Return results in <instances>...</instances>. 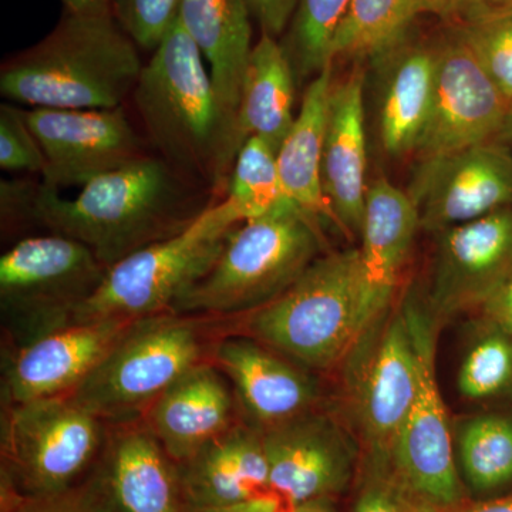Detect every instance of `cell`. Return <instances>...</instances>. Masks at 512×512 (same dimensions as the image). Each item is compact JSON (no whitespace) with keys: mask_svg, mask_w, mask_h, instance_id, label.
<instances>
[{"mask_svg":"<svg viewBox=\"0 0 512 512\" xmlns=\"http://www.w3.org/2000/svg\"><path fill=\"white\" fill-rule=\"evenodd\" d=\"M238 414L227 376L207 360L178 377L143 419L170 457L183 463L239 423Z\"/></svg>","mask_w":512,"mask_h":512,"instance_id":"7402d4cb","label":"cell"},{"mask_svg":"<svg viewBox=\"0 0 512 512\" xmlns=\"http://www.w3.org/2000/svg\"><path fill=\"white\" fill-rule=\"evenodd\" d=\"M185 512H286V510L275 497L268 495V497L221 505V507L187 508Z\"/></svg>","mask_w":512,"mask_h":512,"instance_id":"ab89813d","label":"cell"},{"mask_svg":"<svg viewBox=\"0 0 512 512\" xmlns=\"http://www.w3.org/2000/svg\"><path fill=\"white\" fill-rule=\"evenodd\" d=\"M451 2H453L454 6H456L457 0H451ZM456 12H457V10H456Z\"/></svg>","mask_w":512,"mask_h":512,"instance_id":"bcb514c9","label":"cell"},{"mask_svg":"<svg viewBox=\"0 0 512 512\" xmlns=\"http://www.w3.org/2000/svg\"><path fill=\"white\" fill-rule=\"evenodd\" d=\"M144 64L113 13L64 12L55 29L0 67V94L33 109H119Z\"/></svg>","mask_w":512,"mask_h":512,"instance_id":"7a4b0ae2","label":"cell"},{"mask_svg":"<svg viewBox=\"0 0 512 512\" xmlns=\"http://www.w3.org/2000/svg\"><path fill=\"white\" fill-rule=\"evenodd\" d=\"M498 140H500L501 143H504L505 146L510 148V151L512 153V107L510 113H508L507 120H505L503 131H501Z\"/></svg>","mask_w":512,"mask_h":512,"instance_id":"f6af8a7d","label":"cell"},{"mask_svg":"<svg viewBox=\"0 0 512 512\" xmlns=\"http://www.w3.org/2000/svg\"><path fill=\"white\" fill-rule=\"evenodd\" d=\"M352 0H299L279 39L296 84L315 79L330 62V46Z\"/></svg>","mask_w":512,"mask_h":512,"instance_id":"f546056e","label":"cell"},{"mask_svg":"<svg viewBox=\"0 0 512 512\" xmlns=\"http://www.w3.org/2000/svg\"><path fill=\"white\" fill-rule=\"evenodd\" d=\"M434 50L433 101L416 150L421 160L498 140L512 107L458 28L451 29Z\"/></svg>","mask_w":512,"mask_h":512,"instance_id":"8fae6325","label":"cell"},{"mask_svg":"<svg viewBox=\"0 0 512 512\" xmlns=\"http://www.w3.org/2000/svg\"><path fill=\"white\" fill-rule=\"evenodd\" d=\"M0 168L40 177L46 171L45 153L29 126L26 111L10 101L0 106Z\"/></svg>","mask_w":512,"mask_h":512,"instance_id":"d590c367","label":"cell"},{"mask_svg":"<svg viewBox=\"0 0 512 512\" xmlns=\"http://www.w3.org/2000/svg\"><path fill=\"white\" fill-rule=\"evenodd\" d=\"M335 63H329L303 93L302 106L276 153L286 197L318 220L335 224L322 187V154ZM336 225V224H335Z\"/></svg>","mask_w":512,"mask_h":512,"instance_id":"4316f807","label":"cell"},{"mask_svg":"<svg viewBox=\"0 0 512 512\" xmlns=\"http://www.w3.org/2000/svg\"><path fill=\"white\" fill-rule=\"evenodd\" d=\"M2 497H49L93 471L107 423L69 396L2 402Z\"/></svg>","mask_w":512,"mask_h":512,"instance_id":"9c48e42d","label":"cell"},{"mask_svg":"<svg viewBox=\"0 0 512 512\" xmlns=\"http://www.w3.org/2000/svg\"><path fill=\"white\" fill-rule=\"evenodd\" d=\"M178 22L210 66L218 111V150L212 188L227 190L235 163L231 153L232 131L254 49V20L247 0H181Z\"/></svg>","mask_w":512,"mask_h":512,"instance_id":"9a60e30c","label":"cell"},{"mask_svg":"<svg viewBox=\"0 0 512 512\" xmlns=\"http://www.w3.org/2000/svg\"><path fill=\"white\" fill-rule=\"evenodd\" d=\"M271 495L286 512L318 498H336L356 474V451L329 417L313 412L265 431Z\"/></svg>","mask_w":512,"mask_h":512,"instance_id":"5bb4252c","label":"cell"},{"mask_svg":"<svg viewBox=\"0 0 512 512\" xmlns=\"http://www.w3.org/2000/svg\"><path fill=\"white\" fill-rule=\"evenodd\" d=\"M212 363L227 376L239 413L259 431L313 410L318 387L301 366L249 335L222 336Z\"/></svg>","mask_w":512,"mask_h":512,"instance_id":"ac0fdd59","label":"cell"},{"mask_svg":"<svg viewBox=\"0 0 512 512\" xmlns=\"http://www.w3.org/2000/svg\"><path fill=\"white\" fill-rule=\"evenodd\" d=\"M133 99L147 136L165 163L212 187L217 101L204 56L178 19L144 64Z\"/></svg>","mask_w":512,"mask_h":512,"instance_id":"5b68a950","label":"cell"},{"mask_svg":"<svg viewBox=\"0 0 512 512\" xmlns=\"http://www.w3.org/2000/svg\"><path fill=\"white\" fill-rule=\"evenodd\" d=\"M107 266L86 245L57 234L20 239L0 258V315L8 352L72 325Z\"/></svg>","mask_w":512,"mask_h":512,"instance_id":"ba28073f","label":"cell"},{"mask_svg":"<svg viewBox=\"0 0 512 512\" xmlns=\"http://www.w3.org/2000/svg\"><path fill=\"white\" fill-rule=\"evenodd\" d=\"M446 512H512V493L498 495V497L485 498L483 501H471L457 507L450 508Z\"/></svg>","mask_w":512,"mask_h":512,"instance_id":"60d3db41","label":"cell"},{"mask_svg":"<svg viewBox=\"0 0 512 512\" xmlns=\"http://www.w3.org/2000/svg\"><path fill=\"white\" fill-rule=\"evenodd\" d=\"M202 318L170 312L137 320L70 399L107 424L143 419L178 377L211 360L217 340Z\"/></svg>","mask_w":512,"mask_h":512,"instance_id":"8992f818","label":"cell"},{"mask_svg":"<svg viewBox=\"0 0 512 512\" xmlns=\"http://www.w3.org/2000/svg\"><path fill=\"white\" fill-rule=\"evenodd\" d=\"M359 249L319 256L279 298L249 313L247 335L303 367L338 365L372 326Z\"/></svg>","mask_w":512,"mask_h":512,"instance_id":"277c9868","label":"cell"},{"mask_svg":"<svg viewBox=\"0 0 512 512\" xmlns=\"http://www.w3.org/2000/svg\"><path fill=\"white\" fill-rule=\"evenodd\" d=\"M458 30L491 82L512 104V8L466 13Z\"/></svg>","mask_w":512,"mask_h":512,"instance_id":"1f68e13d","label":"cell"},{"mask_svg":"<svg viewBox=\"0 0 512 512\" xmlns=\"http://www.w3.org/2000/svg\"><path fill=\"white\" fill-rule=\"evenodd\" d=\"M456 13L451 0H352L330 46V62L372 59L409 35L421 16Z\"/></svg>","mask_w":512,"mask_h":512,"instance_id":"83f0119b","label":"cell"},{"mask_svg":"<svg viewBox=\"0 0 512 512\" xmlns=\"http://www.w3.org/2000/svg\"><path fill=\"white\" fill-rule=\"evenodd\" d=\"M26 119L46 157L42 183L83 187L94 178L146 156L123 109L26 111Z\"/></svg>","mask_w":512,"mask_h":512,"instance_id":"4fadbf2b","label":"cell"},{"mask_svg":"<svg viewBox=\"0 0 512 512\" xmlns=\"http://www.w3.org/2000/svg\"><path fill=\"white\" fill-rule=\"evenodd\" d=\"M296 86L295 74L281 43L261 33L242 83L231 140L234 160L251 137L262 138L278 153L295 121Z\"/></svg>","mask_w":512,"mask_h":512,"instance_id":"484cf974","label":"cell"},{"mask_svg":"<svg viewBox=\"0 0 512 512\" xmlns=\"http://www.w3.org/2000/svg\"><path fill=\"white\" fill-rule=\"evenodd\" d=\"M419 384L416 352L404 313L384 329L359 393L366 458L392 461Z\"/></svg>","mask_w":512,"mask_h":512,"instance_id":"44dd1931","label":"cell"},{"mask_svg":"<svg viewBox=\"0 0 512 512\" xmlns=\"http://www.w3.org/2000/svg\"><path fill=\"white\" fill-rule=\"evenodd\" d=\"M225 198L234 205L242 222L264 217L291 201L282 187L276 151L262 138H249L239 150Z\"/></svg>","mask_w":512,"mask_h":512,"instance_id":"4dcf8cb0","label":"cell"},{"mask_svg":"<svg viewBox=\"0 0 512 512\" xmlns=\"http://www.w3.org/2000/svg\"><path fill=\"white\" fill-rule=\"evenodd\" d=\"M403 313L416 352L419 384L393 464L419 493L450 510L466 501L446 406L437 386L436 333L429 316L416 303L404 305Z\"/></svg>","mask_w":512,"mask_h":512,"instance_id":"30bf717a","label":"cell"},{"mask_svg":"<svg viewBox=\"0 0 512 512\" xmlns=\"http://www.w3.org/2000/svg\"><path fill=\"white\" fill-rule=\"evenodd\" d=\"M433 299L441 311L484 306L512 275V207L437 232Z\"/></svg>","mask_w":512,"mask_h":512,"instance_id":"d6986e66","label":"cell"},{"mask_svg":"<svg viewBox=\"0 0 512 512\" xmlns=\"http://www.w3.org/2000/svg\"><path fill=\"white\" fill-rule=\"evenodd\" d=\"M458 458L474 494L512 493V416L488 413L468 421L458 436Z\"/></svg>","mask_w":512,"mask_h":512,"instance_id":"f1b7e54d","label":"cell"},{"mask_svg":"<svg viewBox=\"0 0 512 512\" xmlns=\"http://www.w3.org/2000/svg\"><path fill=\"white\" fill-rule=\"evenodd\" d=\"M458 389L471 400L512 393V340L507 332L491 325V332L468 352Z\"/></svg>","mask_w":512,"mask_h":512,"instance_id":"d6a6232c","label":"cell"},{"mask_svg":"<svg viewBox=\"0 0 512 512\" xmlns=\"http://www.w3.org/2000/svg\"><path fill=\"white\" fill-rule=\"evenodd\" d=\"M137 320L73 323L6 352L2 402L28 403L70 396Z\"/></svg>","mask_w":512,"mask_h":512,"instance_id":"2e32d148","label":"cell"},{"mask_svg":"<svg viewBox=\"0 0 512 512\" xmlns=\"http://www.w3.org/2000/svg\"><path fill=\"white\" fill-rule=\"evenodd\" d=\"M352 512H446L419 493L392 461H363Z\"/></svg>","mask_w":512,"mask_h":512,"instance_id":"836d02e7","label":"cell"},{"mask_svg":"<svg viewBox=\"0 0 512 512\" xmlns=\"http://www.w3.org/2000/svg\"><path fill=\"white\" fill-rule=\"evenodd\" d=\"M485 316L491 325L497 326L508 335L512 333V275L493 298L483 306Z\"/></svg>","mask_w":512,"mask_h":512,"instance_id":"f35d334b","label":"cell"},{"mask_svg":"<svg viewBox=\"0 0 512 512\" xmlns=\"http://www.w3.org/2000/svg\"><path fill=\"white\" fill-rule=\"evenodd\" d=\"M366 70L333 83L322 154V187L336 227L360 238L367 187Z\"/></svg>","mask_w":512,"mask_h":512,"instance_id":"ffe728a7","label":"cell"},{"mask_svg":"<svg viewBox=\"0 0 512 512\" xmlns=\"http://www.w3.org/2000/svg\"><path fill=\"white\" fill-rule=\"evenodd\" d=\"M178 467L187 508L221 507L271 495L262 433L244 421Z\"/></svg>","mask_w":512,"mask_h":512,"instance_id":"cb8c5ba5","label":"cell"},{"mask_svg":"<svg viewBox=\"0 0 512 512\" xmlns=\"http://www.w3.org/2000/svg\"><path fill=\"white\" fill-rule=\"evenodd\" d=\"M90 477L111 512H185L177 461L144 419L107 424Z\"/></svg>","mask_w":512,"mask_h":512,"instance_id":"e0dca14e","label":"cell"},{"mask_svg":"<svg viewBox=\"0 0 512 512\" xmlns=\"http://www.w3.org/2000/svg\"><path fill=\"white\" fill-rule=\"evenodd\" d=\"M376 124L383 150L403 156L419 147L429 120L436 50L410 37L373 56Z\"/></svg>","mask_w":512,"mask_h":512,"instance_id":"603a6c76","label":"cell"},{"mask_svg":"<svg viewBox=\"0 0 512 512\" xmlns=\"http://www.w3.org/2000/svg\"><path fill=\"white\" fill-rule=\"evenodd\" d=\"M183 177L163 158L144 156L94 178L72 200L40 181L29 220L86 245L110 268L180 234L208 207H200Z\"/></svg>","mask_w":512,"mask_h":512,"instance_id":"6da1fadb","label":"cell"},{"mask_svg":"<svg viewBox=\"0 0 512 512\" xmlns=\"http://www.w3.org/2000/svg\"><path fill=\"white\" fill-rule=\"evenodd\" d=\"M510 336H511V340H512V333H511V335H510Z\"/></svg>","mask_w":512,"mask_h":512,"instance_id":"7dc6e473","label":"cell"},{"mask_svg":"<svg viewBox=\"0 0 512 512\" xmlns=\"http://www.w3.org/2000/svg\"><path fill=\"white\" fill-rule=\"evenodd\" d=\"M318 218L292 201L229 234L210 272L175 305L174 313L229 318L264 308L291 288L323 255Z\"/></svg>","mask_w":512,"mask_h":512,"instance_id":"3957f363","label":"cell"},{"mask_svg":"<svg viewBox=\"0 0 512 512\" xmlns=\"http://www.w3.org/2000/svg\"><path fill=\"white\" fill-rule=\"evenodd\" d=\"M181 0H113V15L138 47L160 45L178 19Z\"/></svg>","mask_w":512,"mask_h":512,"instance_id":"e575fe53","label":"cell"},{"mask_svg":"<svg viewBox=\"0 0 512 512\" xmlns=\"http://www.w3.org/2000/svg\"><path fill=\"white\" fill-rule=\"evenodd\" d=\"M299 0H247L252 20L261 33L281 39L291 23Z\"/></svg>","mask_w":512,"mask_h":512,"instance_id":"74e56055","label":"cell"},{"mask_svg":"<svg viewBox=\"0 0 512 512\" xmlns=\"http://www.w3.org/2000/svg\"><path fill=\"white\" fill-rule=\"evenodd\" d=\"M2 512H111L92 477L64 493L49 497L2 498Z\"/></svg>","mask_w":512,"mask_h":512,"instance_id":"8d00e7d4","label":"cell"},{"mask_svg":"<svg viewBox=\"0 0 512 512\" xmlns=\"http://www.w3.org/2000/svg\"><path fill=\"white\" fill-rule=\"evenodd\" d=\"M239 224L242 218L227 198L208 205L180 234L110 266L103 284L79 309L72 325L97 320L134 322L174 312L185 293L211 271Z\"/></svg>","mask_w":512,"mask_h":512,"instance_id":"52a82bcc","label":"cell"},{"mask_svg":"<svg viewBox=\"0 0 512 512\" xmlns=\"http://www.w3.org/2000/svg\"><path fill=\"white\" fill-rule=\"evenodd\" d=\"M409 197L420 227L431 232L478 220L512 207V153L500 140L424 158Z\"/></svg>","mask_w":512,"mask_h":512,"instance_id":"7c38bea8","label":"cell"},{"mask_svg":"<svg viewBox=\"0 0 512 512\" xmlns=\"http://www.w3.org/2000/svg\"><path fill=\"white\" fill-rule=\"evenodd\" d=\"M288 512H339L335 498H318L293 507Z\"/></svg>","mask_w":512,"mask_h":512,"instance_id":"ee69618b","label":"cell"},{"mask_svg":"<svg viewBox=\"0 0 512 512\" xmlns=\"http://www.w3.org/2000/svg\"><path fill=\"white\" fill-rule=\"evenodd\" d=\"M420 228L416 205L407 192L379 178L367 190L360 234V274L373 322L387 308Z\"/></svg>","mask_w":512,"mask_h":512,"instance_id":"d4e9b609","label":"cell"},{"mask_svg":"<svg viewBox=\"0 0 512 512\" xmlns=\"http://www.w3.org/2000/svg\"><path fill=\"white\" fill-rule=\"evenodd\" d=\"M512 8V0H457V12L471 13L477 10Z\"/></svg>","mask_w":512,"mask_h":512,"instance_id":"7bdbcfd3","label":"cell"},{"mask_svg":"<svg viewBox=\"0 0 512 512\" xmlns=\"http://www.w3.org/2000/svg\"><path fill=\"white\" fill-rule=\"evenodd\" d=\"M64 12L74 15H107L113 13V0H62Z\"/></svg>","mask_w":512,"mask_h":512,"instance_id":"b9f144b4","label":"cell"}]
</instances>
